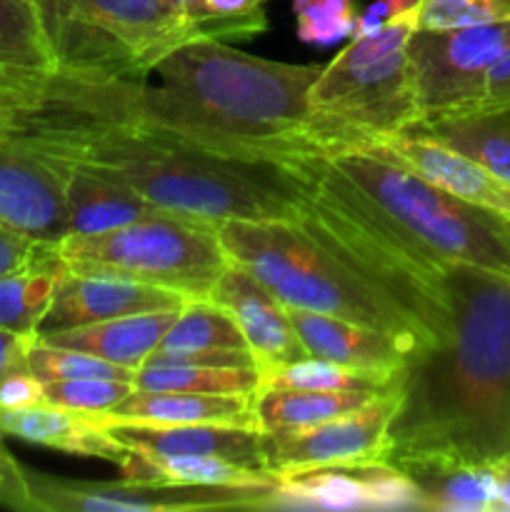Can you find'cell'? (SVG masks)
I'll use <instances>...</instances> for the list:
<instances>
[{"mask_svg":"<svg viewBox=\"0 0 510 512\" xmlns=\"http://www.w3.org/2000/svg\"><path fill=\"white\" fill-rule=\"evenodd\" d=\"M505 108H510V50L490 68L488 78H485L483 98L473 113H493V110Z\"/></svg>","mask_w":510,"mask_h":512,"instance_id":"obj_36","label":"cell"},{"mask_svg":"<svg viewBox=\"0 0 510 512\" xmlns=\"http://www.w3.org/2000/svg\"><path fill=\"white\" fill-rule=\"evenodd\" d=\"M0 223L48 243L68 235L60 173L15 143H0Z\"/></svg>","mask_w":510,"mask_h":512,"instance_id":"obj_13","label":"cell"},{"mask_svg":"<svg viewBox=\"0 0 510 512\" xmlns=\"http://www.w3.org/2000/svg\"><path fill=\"white\" fill-rule=\"evenodd\" d=\"M398 375L365 373V370L345 368L320 358H303L295 363L280 365L270 373L260 375V388L283 390H358V393H388L398 385Z\"/></svg>","mask_w":510,"mask_h":512,"instance_id":"obj_28","label":"cell"},{"mask_svg":"<svg viewBox=\"0 0 510 512\" xmlns=\"http://www.w3.org/2000/svg\"><path fill=\"white\" fill-rule=\"evenodd\" d=\"M125 480L163 485H253L273 483V475L210 455H140L130 453Z\"/></svg>","mask_w":510,"mask_h":512,"instance_id":"obj_24","label":"cell"},{"mask_svg":"<svg viewBox=\"0 0 510 512\" xmlns=\"http://www.w3.org/2000/svg\"><path fill=\"white\" fill-rule=\"evenodd\" d=\"M183 305L185 298L173 290L135 283V280L78 275L65 270L38 335L125 318V315L180 310Z\"/></svg>","mask_w":510,"mask_h":512,"instance_id":"obj_15","label":"cell"},{"mask_svg":"<svg viewBox=\"0 0 510 512\" xmlns=\"http://www.w3.org/2000/svg\"><path fill=\"white\" fill-rule=\"evenodd\" d=\"M260 388L258 368H198V365H140L133 390L253 398Z\"/></svg>","mask_w":510,"mask_h":512,"instance_id":"obj_26","label":"cell"},{"mask_svg":"<svg viewBox=\"0 0 510 512\" xmlns=\"http://www.w3.org/2000/svg\"><path fill=\"white\" fill-rule=\"evenodd\" d=\"M0 435L63 450L80 458L105 460L118 468H123L130 458V450L123 448L108 430L93 423L88 415L50 403L23 405V408L0 405Z\"/></svg>","mask_w":510,"mask_h":512,"instance_id":"obj_18","label":"cell"},{"mask_svg":"<svg viewBox=\"0 0 510 512\" xmlns=\"http://www.w3.org/2000/svg\"><path fill=\"white\" fill-rule=\"evenodd\" d=\"M210 300L233 315L260 375L308 358L290 323L288 308L248 270L228 265L210 290Z\"/></svg>","mask_w":510,"mask_h":512,"instance_id":"obj_14","label":"cell"},{"mask_svg":"<svg viewBox=\"0 0 510 512\" xmlns=\"http://www.w3.org/2000/svg\"><path fill=\"white\" fill-rule=\"evenodd\" d=\"M255 8H263V5H255V0H188L185 13L193 18H215V15L250 13Z\"/></svg>","mask_w":510,"mask_h":512,"instance_id":"obj_40","label":"cell"},{"mask_svg":"<svg viewBox=\"0 0 510 512\" xmlns=\"http://www.w3.org/2000/svg\"><path fill=\"white\" fill-rule=\"evenodd\" d=\"M295 33L308 45H335L353 38L355 10L353 0H293Z\"/></svg>","mask_w":510,"mask_h":512,"instance_id":"obj_33","label":"cell"},{"mask_svg":"<svg viewBox=\"0 0 510 512\" xmlns=\"http://www.w3.org/2000/svg\"><path fill=\"white\" fill-rule=\"evenodd\" d=\"M265 3V0H255V5H263Z\"/></svg>","mask_w":510,"mask_h":512,"instance_id":"obj_45","label":"cell"},{"mask_svg":"<svg viewBox=\"0 0 510 512\" xmlns=\"http://www.w3.org/2000/svg\"><path fill=\"white\" fill-rule=\"evenodd\" d=\"M495 512H510V465L503 470V478H500V495Z\"/></svg>","mask_w":510,"mask_h":512,"instance_id":"obj_43","label":"cell"},{"mask_svg":"<svg viewBox=\"0 0 510 512\" xmlns=\"http://www.w3.org/2000/svg\"><path fill=\"white\" fill-rule=\"evenodd\" d=\"M100 428L115 423H225L255 428L253 398L238 395H198V393H158L133 390L113 410L93 415Z\"/></svg>","mask_w":510,"mask_h":512,"instance_id":"obj_20","label":"cell"},{"mask_svg":"<svg viewBox=\"0 0 510 512\" xmlns=\"http://www.w3.org/2000/svg\"><path fill=\"white\" fill-rule=\"evenodd\" d=\"M158 350L190 353V350H248L233 315L210 298L185 300L178 318L165 333Z\"/></svg>","mask_w":510,"mask_h":512,"instance_id":"obj_27","label":"cell"},{"mask_svg":"<svg viewBox=\"0 0 510 512\" xmlns=\"http://www.w3.org/2000/svg\"><path fill=\"white\" fill-rule=\"evenodd\" d=\"M45 403L43 398V383L35 378L30 370L25 373H15L0 383V405L8 408H23V405Z\"/></svg>","mask_w":510,"mask_h":512,"instance_id":"obj_37","label":"cell"},{"mask_svg":"<svg viewBox=\"0 0 510 512\" xmlns=\"http://www.w3.org/2000/svg\"><path fill=\"white\" fill-rule=\"evenodd\" d=\"M40 512L278 510V480L253 485H163L140 480H70L23 468Z\"/></svg>","mask_w":510,"mask_h":512,"instance_id":"obj_8","label":"cell"},{"mask_svg":"<svg viewBox=\"0 0 510 512\" xmlns=\"http://www.w3.org/2000/svg\"><path fill=\"white\" fill-rule=\"evenodd\" d=\"M105 430L130 453L210 455L268 473L260 455V430L255 428L225 423H115L105 425Z\"/></svg>","mask_w":510,"mask_h":512,"instance_id":"obj_16","label":"cell"},{"mask_svg":"<svg viewBox=\"0 0 510 512\" xmlns=\"http://www.w3.org/2000/svg\"><path fill=\"white\" fill-rule=\"evenodd\" d=\"M55 73L83 80L148 78L160 58L200 38H253L263 8L193 18L165 0H35Z\"/></svg>","mask_w":510,"mask_h":512,"instance_id":"obj_4","label":"cell"},{"mask_svg":"<svg viewBox=\"0 0 510 512\" xmlns=\"http://www.w3.org/2000/svg\"><path fill=\"white\" fill-rule=\"evenodd\" d=\"M355 153H368L385 163L403 165L455 198L510 215V183L490 173L478 160L425 133L420 125L373 140Z\"/></svg>","mask_w":510,"mask_h":512,"instance_id":"obj_12","label":"cell"},{"mask_svg":"<svg viewBox=\"0 0 510 512\" xmlns=\"http://www.w3.org/2000/svg\"><path fill=\"white\" fill-rule=\"evenodd\" d=\"M215 235L228 263L248 270L285 308L368 325L390 335L405 355L430 348L403 308L308 233L300 220H225Z\"/></svg>","mask_w":510,"mask_h":512,"instance_id":"obj_5","label":"cell"},{"mask_svg":"<svg viewBox=\"0 0 510 512\" xmlns=\"http://www.w3.org/2000/svg\"><path fill=\"white\" fill-rule=\"evenodd\" d=\"M288 315L308 358L380 375H398L408 360L405 350L390 335L368 325L313 310L288 308Z\"/></svg>","mask_w":510,"mask_h":512,"instance_id":"obj_17","label":"cell"},{"mask_svg":"<svg viewBox=\"0 0 510 512\" xmlns=\"http://www.w3.org/2000/svg\"><path fill=\"white\" fill-rule=\"evenodd\" d=\"M510 20V0H423L418 30H458Z\"/></svg>","mask_w":510,"mask_h":512,"instance_id":"obj_34","label":"cell"},{"mask_svg":"<svg viewBox=\"0 0 510 512\" xmlns=\"http://www.w3.org/2000/svg\"><path fill=\"white\" fill-rule=\"evenodd\" d=\"M23 468L25 465H20L18 460L13 458V453H10L8 445H5L3 435H0V483L8 485L10 490L23 495V498L30 503V493H28V483H25ZM30 508H33V503H30Z\"/></svg>","mask_w":510,"mask_h":512,"instance_id":"obj_41","label":"cell"},{"mask_svg":"<svg viewBox=\"0 0 510 512\" xmlns=\"http://www.w3.org/2000/svg\"><path fill=\"white\" fill-rule=\"evenodd\" d=\"M45 160V158H43ZM63 180L65 208H68V235L103 233V230L123 228L138 220L165 215L138 193L113 180L98 178L80 168L48 160Z\"/></svg>","mask_w":510,"mask_h":512,"instance_id":"obj_21","label":"cell"},{"mask_svg":"<svg viewBox=\"0 0 510 512\" xmlns=\"http://www.w3.org/2000/svg\"><path fill=\"white\" fill-rule=\"evenodd\" d=\"M423 0H373L363 13H358V20H355V33L353 38H363V35L375 33L378 28H383V23L393 15L405 13V10H413Z\"/></svg>","mask_w":510,"mask_h":512,"instance_id":"obj_39","label":"cell"},{"mask_svg":"<svg viewBox=\"0 0 510 512\" xmlns=\"http://www.w3.org/2000/svg\"><path fill=\"white\" fill-rule=\"evenodd\" d=\"M130 393H133V383H128V380L80 378L43 383L45 403L73 410V413H83L88 418L108 413Z\"/></svg>","mask_w":510,"mask_h":512,"instance_id":"obj_32","label":"cell"},{"mask_svg":"<svg viewBox=\"0 0 510 512\" xmlns=\"http://www.w3.org/2000/svg\"><path fill=\"white\" fill-rule=\"evenodd\" d=\"M65 268L23 270L0 278V328L18 335H38Z\"/></svg>","mask_w":510,"mask_h":512,"instance_id":"obj_29","label":"cell"},{"mask_svg":"<svg viewBox=\"0 0 510 512\" xmlns=\"http://www.w3.org/2000/svg\"><path fill=\"white\" fill-rule=\"evenodd\" d=\"M400 400V380L393 390L370 398L350 413L318 425L280 433H260V455L273 478L320 468V465L388 460V425Z\"/></svg>","mask_w":510,"mask_h":512,"instance_id":"obj_10","label":"cell"},{"mask_svg":"<svg viewBox=\"0 0 510 512\" xmlns=\"http://www.w3.org/2000/svg\"><path fill=\"white\" fill-rule=\"evenodd\" d=\"M375 398L358 390H283L258 388L253 395L255 425L260 433L300 430L318 425L335 415L350 413Z\"/></svg>","mask_w":510,"mask_h":512,"instance_id":"obj_23","label":"cell"},{"mask_svg":"<svg viewBox=\"0 0 510 512\" xmlns=\"http://www.w3.org/2000/svg\"><path fill=\"white\" fill-rule=\"evenodd\" d=\"M0 63L55 73L35 0H0Z\"/></svg>","mask_w":510,"mask_h":512,"instance_id":"obj_30","label":"cell"},{"mask_svg":"<svg viewBox=\"0 0 510 512\" xmlns=\"http://www.w3.org/2000/svg\"><path fill=\"white\" fill-rule=\"evenodd\" d=\"M0 505H3V508H10V510L33 512V508H30V503L23 498V495H18L15 490H10L8 485H3V483H0Z\"/></svg>","mask_w":510,"mask_h":512,"instance_id":"obj_42","label":"cell"},{"mask_svg":"<svg viewBox=\"0 0 510 512\" xmlns=\"http://www.w3.org/2000/svg\"><path fill=\"white\" fill-rule=\"evenodd\" d=\"M38 335H18L0 328V383L28 370V348Z\"/></svg>","mask_w":510,"mask_h":512,"instance_id":"obj_38","label":"cell"},{"mask_svg":"<svg viewBox=\"0 0 510 512\" xmlns=\"http://www.w3.org/2000/svg\"><path fill=\"white\" fill-rule=\"evenodd\" d=\"M450 338L408 355L388 463L510 465V278L448 263Z\"/></svg>","mask_w":510,"mask_h":512,"instance_id":"obj_2","label":"cell"},{"mask_svg":"<svg viewBox=\"0 0 510 512\" xmlns=\"http://www.w3.org/2000/svg\"><path fill=\"white\" fill-rule=\"evenodd\" d=\"M420 490L425 510L495 512L503 470L488 465H395Z\"/></svg>","mask_w":510,"mask_h":512,"instance_id":"obj_22","label":"cell"},{"mask_svg":"<svg viewBox=\"0 0 510 512\" xmlns=\"http://www.w3.org/2000/svg\"><path fill=\"white\" fill-rule=\"evenodd\" d=\"M313 190L425 263H463L510 278V215L468 203L368 153L318 158Z\"/></svg>","mask_w":510,"mask_h":512,"instance_id":"obj_3","label":"cell"},{"mask_svg":"<svg viewBox=\"0 0 510 512\" xmlns=\"http://www.w3.org/2000/svg\"><path fill=\"white\" fill-rule=\"evenodd\" d=\"M60 258L55 243L25 235L10 225L0 223V278L23 270L58 268Z\"/></svg>","mask_w":510,"mask_h":512,"instance_id":"obj_35","label":"cell"},{"mask_svg":"<svg viewBox=\"0 0 510 512\" xmlns=\"http://www.w3.org/2000/svg\"><path fill=\"white\" fill-rule=\"evenodd\" d=\"M418 8L393 15L375 33L350 38V45L323 65L308 105L310 140L325 155L363 150L420 120L408 58Z\"/></svg>","mask_w":510,"mask_h":512,"instance_id":"obj_6","label":"cell"},{"mask_svg":"<svg viewBox=\"0 0 510 512\" xmlns=\"http://www.w3.org/2000/svg\"><path fill=\"white\" fill-rule=\"evenodd\" d=\"M278 480V510H425L420 490L388 460L320 465Z\"/></svg>","mask_w":510,"mask_h":512,"instance_id":"obj_11","label":"cell"},{"mask_svg":"<svg viewBox=\"0 0 510 512\" xmlns=\"http://www.w3.org/2000/svg\"><path fill=\"white\" fill-rule=\"evenodd\" d=\"M178 313L180 310H158V313L125 315V318L80 325V328L55 330L38 338L50 345L83 350L108 363L138 370L160 348Z\"/></svg>","mask_w":510,"mask_h":512,"instance_id":"obj_19","label":"cell"},{"mask_svg":"<svg viewBox=\"0 0 510 512\" xmlns=\"http://www.w3.org/2000/svg\"><path fill=\"white\" fill-rule=\"evenodd\" d=\"M420 128L468 158L478 160L490 173L510 183V108L460 115V118L425 123Z\"/></svg>","mask_w":510,"mask_h":512,"instance_id":"obj_25","label":"cell"},{"mask_svg":"<svg viewBox=\"0 0 510 512\" xmlns=\"http://www.w3.org/2000/svg\"><path fill=\"white\" fill-rule=\"evenodd\" d=\"M28 370L40 380V383L80 378L128 380V383H133L135 378V370L108 363V360L95 358V355L83 353V350L50 345L40 338H35L28 348Z\"/></svg>","mask_w":510,"mask_h":512,"instance_id":"obj_31","label":"cell"},{"mask_svg":"<svg viewBox=\"0 0 510 512\" xmlns=\"http://www.w3.org/2000/svg\"><path fill=\"white\" fill-rule=\"evenodd\" d=\"M165 3H170V5H175V8H183L185 10L188 0H165Z\"/></svg>","mask_w":510,"mask_h":512,"instance_id":"obj_44","label":"cell"},{"mask_svg":"<svg viewBox=\"0 0 510 512\" xmlns=\"http://www.w3.org/2000/svg\"><path fill=\"white\" fill-rule=\"evenodd\" d=\"M510 50V20L458 30H415L408 40L418 123L470 115L490 68Z\"/></svg>","mask_w":510,"mask_h":512,"instance_id":"obj_9","label":"cell"},{"mask_svg":"<svg viewBox=\"0 0 510 512\" xmlns=\"http://www.w3.org/2000/svg\"><path fill=\"white\" fill-rule=\"evenodd\" d=\"M8 143L125 185L165 215L213 228L225 220H298L318 163L233 158L148 125L90 118L45 100Z\"/></svg>","mask_w":510,"mask_h":512,"instance_id":"obj_1","label":"cell"},{"mask_svg":"<svg viewBox=\"0 0 510 512\" xmlns=\"http://www.w3.org/2000/svg\"><path fill=\"white\" fill-rule=\"evenodd\" d=\"M68 273L103 275L173 290L185 300L210 298L228 268L213 225L155 215L103 233L65 235L55 243Z\"/></svg>","mask_w":510,"mask_h":512,"instance_id":"obj_7","label":"cell"}]
</instances>
